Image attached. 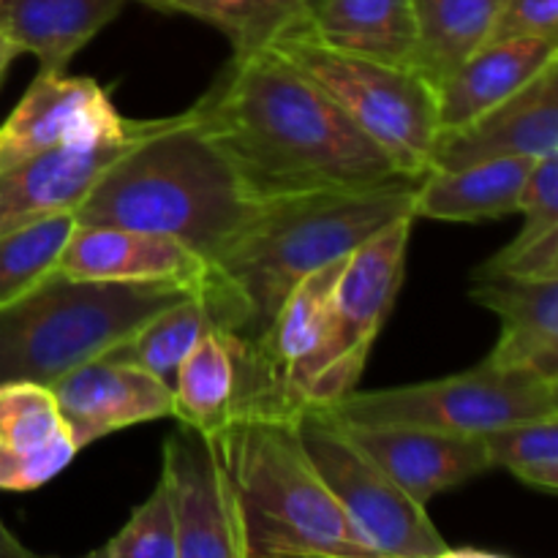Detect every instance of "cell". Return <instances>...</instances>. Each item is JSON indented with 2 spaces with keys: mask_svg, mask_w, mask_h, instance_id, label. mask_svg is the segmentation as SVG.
<instances>
[{
  "mask_svg": "<svg viewBox=\"0 0 558 558\" xmlns=\"http://www.w3.org/2000/svg\"><path fill=\"white\" fill-rule=\"evenodd\" d=\"M150 123L120 114L107 87L90 76L38 71L14 112L0 125V169L65 147L129 142L150 129Z\"/></svg>",
  "mask_w": 558,
  "mask_h": 558,
  "instance_id": "10",
  "label": "cell"
},
{
  "mask_svg": "<svg viewBox=\"0 0 558 558\" xmlns=\"http://www.w3.org/2000/svg\"><path fill=\"white\" fill-rule=\"evenodd\" d=\"M534 161L496 158L461 169H430L414 189V218L477 223L518 213Z\"/></svg>",
  "mask_w": 558,
  "mask_h": 558,
  "instance_id": "20",
  "label": "cell"
},
{
  "mask_svg": "<svg viewBox=\"0 0 558 558\" xmlns=\"http://www.w3.org/2000/svg\"><path fill=\"white\" fill-rule=\"evenodd\" d=\"M436 558H501V556L483 554V550H452V548H447L445 554L436 556Z\"/></svg>",
  "mask_w": 558,
  "mask_h": 558,
  "instance_id": "36",
  "label": "cell"
},
{
  "mask_svg": "<svg viewBox=\"0 0 558 558\" xmlns=\"http://www.w3.org/2000/svg\"><path fill=\"white\" fill-rule=\"evenodd\" d=\"M539 38L558 44V0H499L488 41Z\"/></svg>",
  "mask_w": 558,
  "mask_h": 558,
  "instance_id": "31",
  "label": "cell"
},
{
  "mask_svg": "<svg viewBox=\"0 0 558 558\" xmlns=\"http://www.w3.org/2000/svg\"><path fill=\"white\" fill-rule=\"evenodd\" d=\"M472 278H521V281L558 278V229L526 243L510 240L505 248L483 262Z\"/></svg>",
  "mask_w": 558,
  "mask_h": 558,
  "instance_id": "30",
  "label": "cell"
},
{
  "mask_svg": "<svg viewBox=\"0 0 558 558\" xmlns=\"http://www.w3.org/2000/svg\"><path fill=\"white\" fill-rule=\"evenodd\" d=\"M238 347L218 327H207L174 374V417L205 436L221 434L238 409Z\"/></svg>",
  "mask_w": 558,
  "mask_h": 558,
  "instance_id": "23",
  "label": "cell"
},
{
  "mask_svg": "<svg viewBox=\"0 0 558 558\" xmlns=\"http://www.w3.org/2000/svg\"><path fill=\"white\" fill-rule=\"evenodd\" d=\"M490 469H505L523 485L558 494V417L526 420L483 436Z\"/></svg>",
  "mask_w": 558,
  "mask_h": 558,
  "instance_id": "28",
  "label": "cell"
},
{
  "mask_svg": "<svg viewBox=\"0 0 558 558\" xmlns=\"http://www.w3.org/2000/svg\"><path fill=\"white\" fill-rule=\"evenodd\" d=\"M20 54H22V49L16 47V44L11 41V38L5 36L3 31H0V85H3L5 74H9V69H11V63H14Z\"/></svg>",
  "mask_w": 558,
  "mask_h": 558,
  "instance_id": "34",
  "label": "cell"
},
{
  "mask_svg": "<svg viewBox=\"0 0 558 558\" xmlns=\"http://www.w3.org/2000/svg\"><path fill=\"white\" fill-rule=\"evenodd\" d=\"M558 156V60L545 65L526 87L488 109L463 129L436 140L430 169H461L496 158Z\"/></svg>",
  "mask_w": 558,
  "mask_h": 558,
  "instance_id": "12",
  "label": "cell"
},
{
  "mask_svg": "<svg viewBox=\"0 0 558 558\" xmlns=\"http://www.w3.org/2000/svg\"><path fill=\"white\" fill-rule=\"evenodd\" d=\"M189 114L254 205L420 183L276 49L232 54Z\"/></svg>",
  "mask_w": 558,
  "mask_h": 558,
  "instance_id": "1",
  "label": "cell"
},
{
  "mask_svg": "<svg viewBox=\"0 0 558 558\" xmlns=\"http://www.w3.org/2000/svg\"><path fill=\"white\" fill-rule=\"evenodd\" d=\"M0 20H3V0H0Z\"/></svg>",
  "mask_w": 558,
  "mask_h": 558,
  "instance_id": "39",
  "label": "cell"
},
{
  "mask_svg": "<svg viewBox=\"0 0 558 558\" xmlns=\"http://www.w3.org/2000/svg\"><path fill=\"white\" fill-rule=\"evenodd\" d=\"M365 558H436V556H365Z\"/></svg>",
  "mask_w": 558,
  "mask_h": 558,
  "instance_id": "37",
  "label": "cell"
},
{
  "mask_svg": "<svg viewBox=\"0 0 558 558\" xmlns=\"http://www.w3.org/2000/svg\"><path fill=\"white\" fill-rule=\"evenodd\" d=\"M74 227V213H60L16 232L0 234V308L20 300L58 270V259Z\"/></svg>",
  "mask_w": 558,
  "mask_h": 558,
  "instance_id": "27",
  "label": "cell"
},
{
  "mask_svg": "<svg viewBox=\"0 0 558 558\" xmlns=\"http://www.w3.org/2000/svg\"><path fill=\"white\" fill-rule=\"evenodd\" d=\"M518 213H523V223L558 227V156L539 158L529 169Z\"/></svg>",
  "mask_w": 558,
  "mask_h": 558,
  "instance_id": "32",
  "label": "cell"
},
{
  "mask_svg": "<svg viewBox=\"0 0 558 558\" xmlns=\"http://www.w3.org/2000/svg\"><path fill=\"white\" fill-rule=\"evenodd\" d=\"M194 292L191 283H98L52 272L0 308V385H54Z\"/></svg>",
  "mask_w": 558,
  "mask_h": 558,
  "instance_id": "5",
  "label": "cell"
},
{
  "mask_svg": "<svg viewBox=\"0 0 558 558\" xmlns=\"http://www.w3.org/2000/svg\"><path fill=\"white\" fill-rule=\"evenodd\" d=\"M469 298L501 319L499 343L485 363L558 381V278H474Z\"/></svg>",
  "mask_w": 558,
  "mask_h": 558,
  "instance_id": "18",
  "label": "cell"
},
{
  "mask_svg": "<svg viewBox=\"0 0 558 558\" xmlns=\"http://www.w3.org/2000/svg\"><path fill=\"white\" fill-rule=\"evenodd\" d=\"M254 207L185 109L158 118L96 180L74 221L178 240L210 262Z\"/></svg>",
  "mask_w": 558,
  "mask_h": 558,
  "instance_id": "3",
  "label": "cell"
},
{
  "mask_svg": "<svg viewBox=\"0 0 558 558\" xmlns=\"http://www.w3.org/2000/svg\"><path fill=\"white\" fill-rule=\"evenodd\" d=\"M0 558H41V556L27 550L25 545H22L20 539L5 529V523L0 521Z\"/></svg>",
  "mask_w": 558,
  "mask_h": 558,
  "instance_id": "33",
  "label": "cell"
},
{
  "mask_svg": "<svg viewBox=\"0 0 558 558\" xmlns=\"http://www.w3.org/2000/svg\"><path fill=\"white\" fill-rule=\"evenodd\" d=\"M185 16L221 31L232 44V54L267 52L311 31L305 0H191Z\"/></svg>",
  "mask_w": 558,
  "mask_h": 558,
  "instance_id": "26",
  "label": "cell"
},
{
  "mask_svg": "<svg viewBox=\"0 0 558 558\" xmlns=\"http://www.w3.org/2000/svg\"><path fill=\"white\" fill-rule=\"evenodd\" d=\"M153 125L156 120L150 129ZM140 136L129 142H114V145L65 147V150L44 153V156H33L14 167L0 169V234L16 232L60 213H74L90 194L96 180Z\"/></svg>",
  "mask_w": 558,
  "mask_h": 558,
  "instance_id": "16",
  "label": "cell"
},
{
  "mask_svg": "<svg viewBox=\"0 0 558 558\" xmlns=\"http://www.w3.org/2000/svg\"><path fill=\"white\" fill-rule=\"evenodd\" d=\"M125 3H129V0H125ZM134 3L147 5V9L153 11H161V14H185L191 0H134Z\"/></svg>",
  "mask_w": 558,
  "mask_h": 558,
  "instance_id": "35",
  "label": "cell"
},
{
  "mask_svg": "<svg viewBox=\"0 0 558 558\" xmlns=\"http://www.w3.org/2000/svg\"><path fill=\"white\" fill-rule=\"evenodd\" d=\"M327 412L343 425H420L485 436L526 420L558 417V381L534 371L480 363L463 374L387 390H354Z\"/></svg>",
  "mask_w": 558,
  "mask_h": 558,
  "instance_id": "7",
  "label": "cell"
},
{
  "mask_svg": "<svg viewBox=\"0 0 558 558\" xmlns=\"http://www.w3.org/2000/svg\"><path fill=\"white\" fill-rule=\"evenodd\" d=\"M207 327H213V322L199 289V292L178 300L161 314L153 316L150 322H145L140 330H134L123 343L109 349L104 357L140 365L147 374L158 376L163 385L172 387L180 363L189 357V352L205 336Z\"/></svg>",
  "mask_w": 558,
  "mask_h": 558,
  "instance_id": "25",
  "label": "cell"
},
{
  "mask_svg": "<svg viewBox=\"0 0 558 558\" xmlns=\"http://www.w3.org/2000/svg\"><path fill=\"white\" fill-rule=\"evenodd\" d=\"M417 183L360 191H322L262 202L207 262L202 298L213 327L238 352L265 338L287 294L330 262L401 218H414Z\"/></svg>",
  "mask_w": 558,
  "mask_h": 558,
  "instance_id": "2",
  "label": "cell"
},
{
  "mask_svg": "<svg viewBox=\"0 0 558 558\" xmlns=\"http://www.w3.org/2000/svg\"><path fill=\"white\" fill-rule=\"evenodd\" d=\"M305 5H308L311 14H314V9H316V5H319V0H305Z\"/></svg>",
  "mask_w": 558,
  "mask_h": 558,
  "instance_id": "38",
  "label": "cell"
},
{
  "mask_svg": "<svg viewBox=\"0 0 558 558\" xmlns=\"http://www.w3.org/2000/svg\"><path fill=\"white\" fill-rule=\"evenodd\" d=\"M210 439L238 501L248 558L374 556L305 456L294 414L240 412Z\"/></svg>",
  "mask_w": 558,
  "mask_h": 558,
  "instance_id": "4",
  "label": "cell"
},
{
  "mask_svg": "<svg viewBox=\"0 0 558 558\" xmlns=\"http://www.w3.org/2000/svg\"><path fill=\"white\" fill-rule=\"evenodd\" d=\"M60 276L98 283H205L207 262L183 243L118 227L76 223L58 259Z\"/></svg>",
  "mask_w": 558,
  "mask_h": 558,
  "instance_id": "15",
  "label": "cell"
},
{
  "mask_svg": "<svg viewBox=\"0 0 558 558\" xmlns=\"http://www.w3.org/2000/svg\"><path fill=\"white\" fill-rule=\"evenodd\" d=\"M49 387L80 452L114 430L174 417L172 387L120 360L96 357Z\"/></svg>",
  "mask_w": 558,
  "mask_h": 558,
  "instance_id": "13",
  "label": "cell"
},
{
  "mask_svg": "<svg viewBox=\"0 0 558 558\" xmlns=\"http://www.w3.org/2000/svg\"><path fill=\"white\" fill-rule=\"evenodd\" d=\"M294 428L305 456L374 556H441L450 545L423 505L403 494L327 409H303Z\"/></svg>",
  "mask_w": 558,
  "mask_h": 558,
  "instance_id": "8",
  "label": "cell"
},
{
  "mask_svg": "<svg viewBox=\"0 0 558 558\" xmlns=\"http://www.w3.org/2000/svg\"><path fill=\"white\" fill-rule=\"evenodd\" d=\"M554 60H558V44L539 41V38L483 44L436 90L439 134L463 129L488 109L499 107Z\"/></svg>",
  "mask_w": 558,
  "mask_h": 558,
  "instance_id": "19",
  "label": "cell"
},
{
  "mask_svg": "<svg viewBox=\"0 0 558 558\" xmlns=\"http://www.w3.org/2000/svg\"><path fill=\"white\" fill-rule=\"evenodd\" d=\"M412 223L414 218L390 223L343 262L330 294L325 349L305 409H327L357 390L376 336L401 292Z\"/></svg>",
  "mask_w": 558,
  "mask_h": 558,
  "instance_id": "9",
  "label": "cell"
},
{
  "mask_svg": "<svg viewBox=\"0 0 558 558\" xmlns=\"http://www.w3.org/2000/svg\"><path fill=\"white\" fill-rule=\"evenodd\" d=\"M308 33L325 47L414 69L417 25L412 0H319Z\"/></svg>",
  "mask_w": 558,
  "mask_h": 558,
  "instance_id": "22",
  "label": "cell"
},
{
  "mask_svg": "<svg viewBox=\"0 0 558 558\" xmlns=\"http://www.w3.org/2000/svg\"><path fill=\"white\" fill-rule=\"evenodd\" d=\"M161 474L174 505L178 558H248L238 501L210 436L180 423L163 441Z\"/></svg>",
  "mask_w": 558,
  "mask_h": 558,
  "instance_id": "11",
  "label": "cell"
},
{
  "mask_svg": "<svg viewBox=\"0 0 558 558\" xmlns=\"http://www.w3.org/2000/svg\"><path fill=\"white\" fill-rule=\"evenodd\" d=\"M349 439L417 505L490 472L483 436L420 425H343Z\"/></svg>",
  "mask_w": 558,
  "mask_h": 558,
  "instance_id": "14",
  "label": "cell"
},
{
  "mask_svg": "<svg viewBox=\"0 0 558 558\" xmlns=\"http://www.w3.org/2000/svg\"><path fill=\"white\" fill-rule=\"evenodd\" d=\"M332 104L392 158L407 178L423 180L439 140L436 87L414 69L379 63L316 41L308 31L276 47Z\"/></svg>",
  "mask_w": 558,
  "mask_h": 558,
  "instance_id": "6",
  "label": "cell"
},
{
  "mask_svg": "<svg viewBox=\"0 0 558 558\" xmlns=\"http://www.w3.org/2000/svg\"><path fill=\"white\" fill-rule=\"evenodd\" d=\"M499 0H412L417 25L414 71L439 90L441 82L494 31Z\"/></svg>",
  "mask_w": 558,
  "mask_h": 558,
  "instance_id": "24",
  "label": "cell"
},
{
  "mask_svg": "<svg viewBox=\"0 0 558 558\" xmlns=\"http://www.w3.org/2000/svg\"><path fill=\"white\" fill-rule=\"evenodd\" d=\"M125 0H3L0 31L22 49L36 54L38 71H65Z\"/></svg>",
  "mask_w": 558,
  "mask_h": 558,
  "instance_id": "21",
  "label": "cell"
},
{
  "mask_svg": "<svg viewBox=\"0 0 558 558\" xmlns=\"http://www.w3.org/2000/svg\"><path fill=\"white\" fill-rule=\"evenodd\" d=\"M80 558H178L174 505L163 474L125 526L107 545Z\"/></svg>",
  "mask_w": 558,
  "mask_h": 558,
  "instance_id": "29",
  "label": "cell"
},
{
  "mask_svg": "<svg viewBox=\"0 0 558 558\" xmlns=\"http://www.w3.org/2000/svg\"><path fill=\"white\" fill-rule=\"evenodd\" d=\"M76 452L52 387L36 381L0 385V490L41 488Z\"/></svg>",
  "mask_w": 558,
  "mask_h": 558,
  "instance_id": "17",
  "label": "cell"
}]
</instances>
